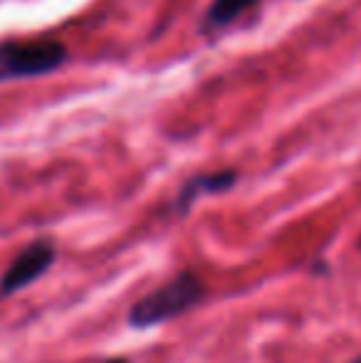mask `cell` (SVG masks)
I'll return each instance as SVG.
<instances>
[{
    "label": "cell",
    "instance_id": "cell-1",
    "mask_svg": "<svg viewBox=\"0 0 361 363\" xmlns=\"http://www.w3.org/2000/svg\"><path fill=\"white\" fill-rule=\"evenodd\" d=\"M206 294L203 282L191 272H183L176 279L166 282L164 287L149 291L144 299H139L129 311V321L139 329L174 319V316L186 314L188 309L198 304Z\"/></svg>",
    "mask_w": 361,
    "mask_h": 363
},
{
    "label": "cell",
    "instance_id": "cell-2",
    "mask_svg": "<svg viewBox=\"0 0 361 363\" xmlns=\"http://www.w3.org/2000/svg\"><path fill=\"white\" fill-rule=\"evenodd\" d=\"M67 50L55 38H28L0 43V82L38 77L57 69Z\"/></svg>",
    "mask_w": 361,
    "mask_h": 363
},
{
    "label": "cell",
    "instance_id": "cell-3",
    "mask_svg": "<svg viewBox=\"0 0 361 363\" xmlns=\"http://www.w3.org/2000/svg\"><path fill=\"white\" fill-rule=\"evenodd\" d=\"M55 259V247L50 242H33L10 262V267L5 269L3 279H0V289L3 294H13V291L28 287L30 282L48 272V267Z\"/></svg>",
    "mask_w": 361,
    "mask_h": 363
},
{
    "label": "cell",
    "instance_id": "cell-4",
    "mask_svg": "<svg viewBox=\"0 0 361 363\" xmlns=\"http://www.w3.org/2000/svg\"><path fill=\"white\" fill-rule=\"evenodd\" d=\"M235 183V173L233 171H221V173H208V176H198L188 183L186 188L181 191L179 198V208H186L196 201L201 193H218V191H226Z\"/></svg>",
    "mask_w": 361,
    "mask_h": 363
},
{
    "label": "cell",
    "instance_id": "cell-5",
    "mask_svg": "<svg viewBox=\"0 0 361 363\" xmlns=\"http://www.w3.org/2000/svg\"><path fill=\"white\" fill-rule=\"evenodd\" d=\"M255 3L260 0H213L206 10V25L208 28H226Z\"/></svg>",
    "mask_w": 361,
    "mask_h": 363
},
{
    "label": "cell",
    "instance_id": "cell-6",
    "mask_svg": "<svg viewBox=\"0 0 361 363\" xmlns=\"http://www.w3.org/2000/svg\"><path fill=\"white\" fill-rule=\"evenodd\" d=\"M106 363H126L124 359H111V361H106Z\"/></svg>",
    "mask_w": 361,
    "mask_h": 363
},
{
    "label": "cell",
    "instance_id": "cell-7",
    "mask_svg": "<svg viewBox=\"0 0 361 363\" xmlns=\"http://www.w3.org/2000/svg\"><path fill=\"white\" fill-rule=\"evenodd\" d=\"M352 363H361V356H359V359H354Z\"/></svg>",
    "mask_w": 361,
    "mask_h": 363
},
{
    "label": "cell",
    "instance_id": "cell-8",
    "mask_svg": "<svg viewBox=\"0 0 361 363\" xmlns=\"http://www.w3.org/2000/svg\"><path fill=\"white\" fill-rule=\"evenodd\" d=\"M359 247H361V238H359Z\"/></svg>",
    "mask_w": 361,
    "mask_h": 363
}]
</instances>
